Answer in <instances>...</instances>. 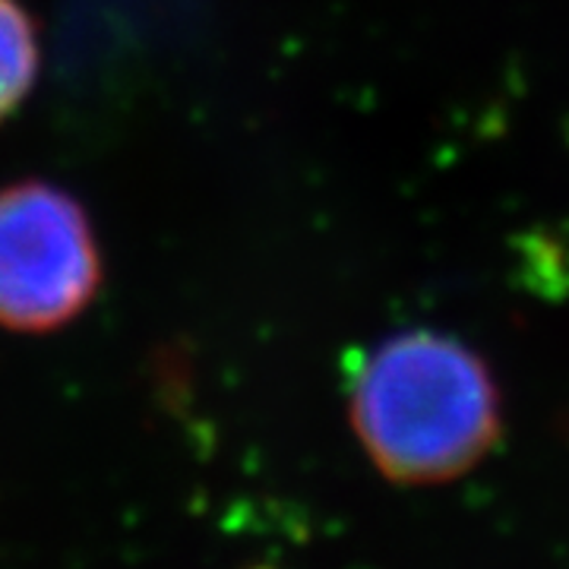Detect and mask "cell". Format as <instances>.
Returning <instances> with one entry per match:
<instances>
[{
  "mask_svg": "<svg viewBox=\"0 0 569 569\" xmlns=\"http://www.w3.org/2000/svg\"><path fill=\"white\" fill-rule=\"evenodd\" d=\"M351 421L377 468L402 485H437L481 462L500 433L485 361L440 332H402L358 358Z\"/></svg>",
  "mask_w": 569,
  "mask_h": 569,
  "instance_id": "cell-1",
  "label": "cell"
},
{
  "mask_svg": "<svg viewBox=\"0 0 569 569\" xmlns=\"http://www.w3.org/2000/svg\"><path fill=\"white\" fill-rule=\"evenodd\" d=\"M102 282L92 222L44 181L0 187V326L51 332L80 317Z\"/></svg>",
  "mask_w": 569,
  "mask_h": 569,
  "instance_id": "cell-2",
  "label": "cell"
},
{
  "mask_svg": "<svg viewBox=\"0 0 569 569\" xmlns=\"http://www.w3.org/2000/svg\"><path fill=\"white\" fill-rule=\"evenodd\" d=\"M39 73V32L20 0H0V121L29 96Z\"/></svg>",
  "mask_w": 569,
  "mask_h": 569,
  "instance_id": "cell-3",
  "label": "cell"
},
{
  "mask_svg": "<svg viewBox=\"0 0 569 569\" xmlns=\"http://www.w3.org/2000/svg\"><path fill=\"white\" fill-rule=\"evenodd\" d=\"M519 269L538 295H569V222L531 231L519 241Z\"/></svg>",
  "mask_w": 569,
  "mask_h": 569,
  "instance_id": "cell-4",
  "label": "cell"
}]
</instances>
